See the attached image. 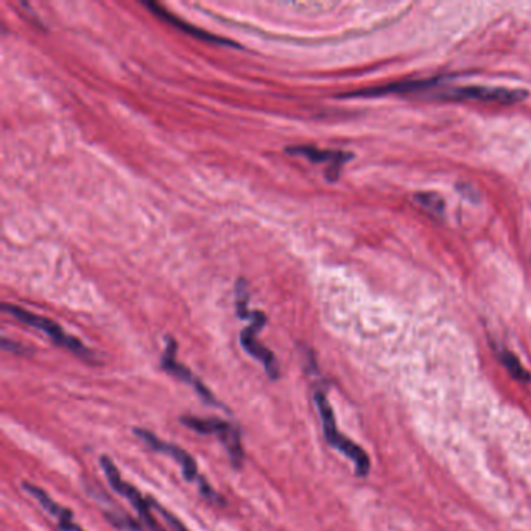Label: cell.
<instances>
[{
  "label": "cell",
  "mask_w": 531,
  "mask_h": 531,
  "mask_svg": "<svg viewBox=\"0 0 531 531\" xmlns=\"http://www.w3.org/2000/svg\"><path fill=\"white\" fill-rule=\"evenodd\" d=\"M314 401L316 404V408H318V413H320L326 441L334 449L340 450L343 456L353 461L354 466H356V474H357L358 477H366L369 474V466H371V461H369L366 452L360 446L356 445L353 439H349L338 432L331 402H329L323 391L315 393Z\"/></svg>",
  "instance_id": "6da1fadb"
},
{
  "label": "cell",
  "mask_w": 531,
  "mask_h": 531,
  "mask_svg": "<svg viewBox=\"0 0 531 531\" xmlns=\"http://www.w3.org/2000/svg\"><path fill=\"white\" fill-rule=\"evenodd\" d=\"M2 309H4V312H6V314H10L11 316H15L17 321L24 323V325L30 326V327H35V329L44 332V334L49 336L50 340H52L55 345L65 347L67 351L75 354L76 357L83 358L85 362L93 364L94 358H95V354H94L91 349H87L78 338L69 336V334H65V329H61L60 326L56 325L55 321L49 320V318H45V316H41V315L32 314V312L21 309V307L13 306V304L5 303L2 306Z\"/></svg>",
  "instance_id": "7a4b0ae2"
},
{
  "label": "cell",
  "mask_w": 531,
  "mask_h": 531,
  "mask_svg": "<svg viewBox=\"0 0 531 531\" xmlns=\"http://www.w3.org/2000/svg\"><path fill=\"white\" fill-rule=\"evenodd\" d=\"M179 423L194 430L196 434L215 435L223 446L226 447L229 454V460L233 463L235 469H240L244 465V447H242V436H240L239 428L231 423H226L218 417H196V416H181Z\"/></svg>",
  "instance_id": "3957f363"
},
{
  "label": "cell",
  "mask_w": 531,
  "mask_h": 531,
  "mask_svg": "<svg viewBox=\"0 0 531 531\" xmlns=\"http://www.w3.org/2000/svg\"><path fill=\"white\" fill-rule=\"evenodd\" d=\"M436 98L454 102H482V104L515 105L526 97V91L499 86H458L446 87L435 94Z\"/></svg>",
  "instance_id": "277c9868"
},
{
  "label": "cell",
  "mask_w": 531,
  "mask_h": 531,
  "mask_svg": "<svg viewBox=\"0 0 531 531\" xmlns=\"http://www.w3.org/2000/svg\"><path fill=\"white\" fill-rule=\"evenodd\" d=\"M100 467L104 469L105 476L108 478L111 488L115 489V493H119L120 496H124L135 506V510L139 513L142 521H144V524L150 530L165 531L163 526L157 524L156 519L153 517L150 500L145 499L133 485L126 483L125 480H122L119 469L115 466V461L111 460L108 456H100Z\"/></svg>",
  "instance_id": "5b68a950"
},
{
  "label": "cell",
  "mask_w": 531,
  "mask_h": 531,
  "mask_svg": "<svg viewBox=\"0 0 531 531\" xmlns=\"http://www.w3.org/2000/svg\"><path fill=\"white\" fill-rule=\"evenodd\" d=\"M248 320L251 321V325L240 332V345H242L246 353L250 354L251 357H255V360H259L264 365L266 376L271 380H276L281 375L276 357H275V354L271 353L270 349H266L255 338L257 332H261L266 327V315L261 310H255V312H251Z\"/></svg>",
  "instance_id": "8992f818"
},
{
  "label": "cell",
  "mask_w": 531,
  "mask_h": 531,
  "mask_svg": "<svg viewBox=\"0 0 531 531\" xmlns=\"http://www.w3.org/2000/svg\"><path fill=\"white\" fill-rule=\"evenodd\" d=\"M133 434L141 438L144 443H145L150 449L155 450V452H159V454H164V456H172L176 463H178L181 469H183V476H185L187 482H196L200 485L205 478L201 477L198 474V466H196V461L194 456H190L189 452H185V449H181L179 446L172 445V443H167V441H163V439L157 438L156 435L146 430V428L135 427L133 428Z\"/></svg>",
  "instance_id": "52a82bcc"
},
{
  "label": "cell",
  "mask_w": 531,
  "mask_h": 531,
  "mask_svg": "<svg viewBox=\"0 0 531 531\" xmlns=\"http://www.w3.org/2000/svg\"><path fill=\"white\" fill-rule=\"evenodd\" d=\"M176 353H178V343H176V340L172 338V336H165V351H164V356L161 357V368H163L165 373H168V375L175 376V377H178V379L183 380L185 384L194 386L196 393H198L207 404L215 406H223L222 404L215 399V396L212 395L209 388H207V386H205L196 376H194V373H192L189 368H185V365L179 364L178 360H176Z\"/></svg>",
  "instance_id": "ba28073f"
},
{
  "label": "cell",
  "mask_w": 531,
  "mask_h": 531,
  "mask_svg": "<svg viewBox=\"0 0 531 531\" xmlns=\"http://www.w3.org/2000/svg\"><path fill=\"white\" fill-rule=\"evenodd\" d=\"M287 155L293 156H304L314 164H329V168L326 170V176L329 181H336L338 178L340 167L353 157L351 153L336 152V150H320L312 145H292L286 148Z\"/></svg>",
  "instance_id": "9c48e42d"
},
{
  "label": "cell",
  "mask_w": 531,
  "mask_h": 531,
  "mask_svg": "<svg viewBox=\"0 0 531 531\" xmlns=\"http://www.w3.org/2000/svg\"><path fill=\"white\" fill-rule=\"evenodd\" d=\"M142 5L145 6L146 10H150V13L155 15V16L170 24L172 27L178 28L181 32L187 33V35L194 36V38L205 41V43L218 44V45H229V47H239V44L234 43L231 39L222 38V36H217V35H212V33L206 32V30L194 27L189 22H185L183 19H179L178 16H175L174 13H168L164 6L159 5L156 2H144Z\"/></svg>",
  "instance_id": "30bf717a"
},
{
  "label": "cell",
  "mask_w": 531,
  "mask_h": 531,
  "mask_svg": "<svg viewBox=\"0 0 531 531\" xmlns=\"http://www.w3.org/2000/svg\"><path fill=\"white\" fill-rule=\"evenodd\" d=\"M22 489L28 496H32L33 499L36 500L50 516H54L55 519L58 521L61 531H85L82 526H76V524L72 522V517H74L72 511L65 508L63 505L56 504L43 488H39V486L33 485V483L24 482L22 483Z\"/></svg>",
  "instance_id": "8fae6325"
},
{
  "label": "cell",
  "mask_w": 531,
  "mask_h": 531,
  "mask_svg": "<svg viewBox=\"0 0 531 531\" xmlns=\"http://www.w3.org/2000/svg\"><path fill=\"white\" fill-rule=\"evenodd\" d=\"M499 358L505 368L508 369V373H510L517 382H530L531 376L528 375V371L522 366L519 358L516 357L515 354L510 353L508 349H502L499 353Z\"/></svg>",
  "instance_id": "7c38bea8"
},
{
  "label": "cell",
  "mask_w": 531,
  "mask_h": 531,
  "mask_svg": "<svg viewBox=\"0 0 531 531\" xmlns=\"http://www.w3.org/2000/svg\"><path fill=\"white\" fill-rule=\"evenodd\" d=\"M234 293H235V312L239 315V318L242 320H248L250 316V309H248V303H250V290H248V284L245 281L244 277H239L235 281V288H234Z\"/></svg>",
  "instance_id": "4fadbf2b"
},
{
  "label": "cell",
  "mask_w": 531,
  "mask_h": 531,
  "mask_svg": "<svg viewBox=\"0 0 531 531\" xmlns=\"http://www.w3.org/2000/svg\"><path fill=\"white\" fill-rule=\"evenodd\" d=\"M148 500H150V505H152L153 510L157 511L159 515L163 516L164 521L167 522L168 526H170V528H172V530L189 531L187 530V528H185V526H183V522L179 521L178 517H175V516L172 515V513H168V511L165 510V508H163V505L157 504L156 500L152 499V497H148Z\"/></svg>",
  "instance_id": "5bb4252c"
},
{
  "label": "cell",
  "mask_w": 531,
  "mask_h": 531,
  "mask_svg": "<svg viewBox=\"0 0 531 531\" xmlns=\"http://www.w3.org/2000/svg\"><path fill=\"white\" fill-rule=\"evenodd\" d=\"M416 201H419L424 207H427L432 212H438L439 214L445 209V203L435 194H419V195H416Z\"/></svg>",
  "instance_id": "9a60e30c"
},
{
  "label": "cell",
  "mask_w": 531,
  "mask_h": 531,
  "mask_svg": "<svg viewBox=\"0 0 531 531\" xmlns=\"http://www.w3.org/2000/svg\"><path fill=\"white\" fill-rule=\"evenodd\" d=\"M2 349L8 351V353L17 354V356H28V354H32V349H28V347L24 346L21 343L11 342L6 336L2 338Z\"/></svg>",
  "instance_id": "2e32d148"
}]
</instances>
